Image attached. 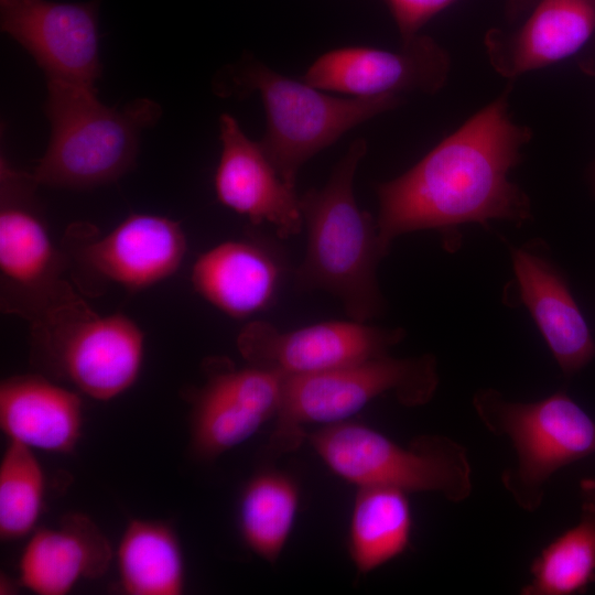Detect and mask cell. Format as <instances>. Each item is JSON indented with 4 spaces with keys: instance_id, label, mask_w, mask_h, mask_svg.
I'll return each mask as SVG.
<instances>
[{
    "instance_id": "cell-1",
    "label": "cell",
    "mask_w": 595,
    "mask_h": 595,
    "mask_svg": "<svg viewBox=\"0 0 595 595\" xmlns=\"http://www.w3.org/2000/svg\"><path fill=\"white\" fill-rule=\"evenodd\" d=\"M509 89L443 139L416 164L377 184L380 241L389 252L396 238L448 230L465 223L531 217L527 194L508 178L531 138L508 111Z\"/></svg>"
},
{
    "instance_id": "cell-2",
    "label": "cell",
    "mask_w": 595,
    "mask_h": 595,
    "mask_svg": "<svg viewBox=\"0 0 595 595\" xmlns=\"http://www.w3.org/2000/svg\"><path fill=\"white\" fill-rule=\"evenodd\" d=\"M367 149L365 139H355L325 184L300 196L306 247L294 272L298 289L331 294L349 318L359 322L385 311L377 273L389 253L376 218L358 206L354 194L355 175Z\"/></svg>"
},
{
    "instance_id": "cell-3",
    "label": "cell",
    "mask_w": 595,
    "mask_h": 595,
    "mask_svg": "<svg viewBox=\"0 0 595 595\" xmlns=\"http://www.w3.org/2000/svg\"><path fill=\"white\" fill-rule=\"evenodd\" d=\"M213 90L224 98L260 96L267 123L259 142L281 177L294 187L301 167L313 156L357 126L403 102L397 95L333 96L275 72L247 52L215 75Z\"/></svg>"
},
{
    "instance_id": "cell-4",
    "label": "cell",
    "mask_w": 595,
    "mask_h": 595,
    "mask_svg": "<svg viewBox=\"0 0 595 595\" xmlns=\"http://www.w3.org/2000/svg\"><path fill=\"white\" fill-rule=\"evenodd\" d=\"M46 84L51 134L31 174L37 185L86 190L128 172L136 163L141 133L160 120L161 106L138 98L121 108L107 107L96 88Z\"/></svg>"
},
{
    "instance_id": "cell-5",
    "label": "cell",
    "mask_w": 595,
    "mask_h": 595,
    "mask_svg": "<svg viewBox=\"0 0 595 595\" xmlns=\"http://www.w3.org/2000/svg\"><path fill=\"white\" fill-rule=\"evenodd\" d=\"M30 321L32 361L47 375L99 401L137 381L144 336L128 316L100 315L68 286Z\"/></svg>"
},
{
    "instance_id": "cell-6",
    "label": "cell",
    "mask_w": 595,
    "mask_h": 595,
    "mask_svg": "<svg viewBox=\"0 0 595 595\" xmlns=\"http://www.w3.org/2000/svg\"><path fill=\"white\" fill-rule=\"evenodd\" d=\"M338 477L361 486L434 493L458 504L473 490L467 450L443 434H421L402 446L377 430L348 420L306 435Z\"/></svg>"
},
{
    "instance_id": "cell-7",
    "label": "cell",
    "mask_w": 595,
    "mask_h": 595,
    "mask_svg": "<svg viewBox=\"0 0 595 595\" xmlns=\"http://www.w3.org/2000/svg\"><path fill=\"white\" fill-rule=\"evenodd\" d=\"M473 408L489 433L507 437L513 447L516 462L501 473V483L524 511L539 509L559 469L595 453V421L564 391L520 402L483 388Z\"/></svg>"
},
{
    "instance_id": "cell-8",
    "label": "cell",
    "mask_w": 595,
    "mask_h": 595,
    "mask_svg": "<svg viewBox=\"0 0 595 595\" xmlns=\"http://www.w3.org/2000/svg\"><path fill=\"white\" fill-rule=\"evenodd\" d=\"M439 381L437 360L431 354L407 358L386 354L320 374L285 377L269 448L277 454L293 451L306 436L304 425L346 421L386 394L404 407L424 405Z\"/></svg>"
},
{
    "instance_id": "cell-9",
    "label": "cell",
    "mask_w": 595,
    "mask_h": 595,
    "mask_svg": "<svg viewBox=\"0 0 595 595\" xmlns=\"http://www.w3.org/2000/svg\"><path fill=\"white\" fill-rule=\"evenodd\" d=\"M405 334L402 327L376 326L351 318L291 331L256 320L239 332L237 348L248 365L298 377L389 354Z\"/></svg>"
},
{
    "instance_id": "cell-10",
    "label": "cell",
    "mask_w": 595,
    "mask_h": 595,
    "mask_svg": "<svg viewBox=\"0 0 595 595\" xmlns=\"http://www.w3.org/2000/svg\"><path fill=\"white\" fill-rule=\"evenodd\" d=\"M100 2L0 0V28L28 51L47 82L96 88L102 68Z\"/></svg>"
},
{
    "instance_id": "cell-11",
    "label": "cell",
    "mask_w": 595,
    "mask_h": 595,
    "mask_svg": "<svg viewBox=\"0 0 595 595\" xmlns=\"http://www.w3.org/2000/svg\"><path fill=\"white\" fill-rule=\"evenodd\" d=\"M450 72L447 52L432 37L418 34L397 50L337 47L320 55L300 79L348 97L407 93L433 94Z\"/></svg>"
},
{
    "instance_id": "cell-12",
    "label": "cell",
    "mask_w": 595,
    "mask_h": 595,
    "mask_svg": "<svg viewBox=\"0 0 595 595\" xmlns=\"http://www.w3.org/2000/svg\"><path fill=\"white\" fill-rule=\"evenodd\" d=\"M0 271L23 302L14 312L33 316L68 284L60 279L61 258L32 205L37 183L1 158Z\"/></svg>"
},
{
    "instance_id": "cell-13",
    "label": "cell",
    "mask_w": 595,
    "mask_h": 595,
    "mask_svg": "<svg viewBox=\"0 0 595 595\" xmlns=\"http://www.w3.org/2000/svg\"><path fill=\"white\" fill-rule=\"evenodd\" d=\"M285 377L248 365L209 371L193 398L191 445L213 459L251 437L281 405Z\"/></svg>"
},
{
    "instance_id": "cell-14",
    "label": "cell",
    "mask_w": 595,
    "mask_h": 595,
    "mask_svg": "<svg viewBox=\"0 0 595 595\" xmlns=\"http://www.w3.org/2000/svg\"><path fill=\"white\" fill-rule=\"evenodd\" d=\"M221 152L215 172L217 199L251 224H270L280 238L303 230L300 196L279 174L259 141L251 140L237 119L219 117Z\"/></svg>"
},
{
    "instance_id": "cell-15",
    "label": "cell",
    "mask_w": 595,
    "mask_h": 595,
    "mask_svg": "<svg viewBox=\"0 0 595 595\" xmlns=\"http://www.w3.org/2000/svg\"><path fill=\"white\" fill-rule=\"evenodd\" d=\"M519 298L527 306L563 374L583 369L595 357V340L562 272L543 247L511 249Z\"/></svg>"
},
{
    "instance_id": "cell-16",
    "label": "cell",
    "mask_w": 595,
    "mask_h": 595,
    "mask_svg": "<svg viewBox=\"0 0 595 595\" xmlns=\"http://www.w3.org/2000/svg\"><path fill=\"white\" fill-rule=\"evenodd\" d=\"M186 248V236L177 221L154 214H133L84 246L82 257L102 279L140 290L175 273Z\"/></svg>"
},
{
    "instance_id": "cell-17",
    "label": "cell",
    "mask_w": 595,
    "mask_h": 595,
    "mask_svg": "<svg viewBox=\"0 0 595 595\" xmlns=\"http://www.w3.org/2000/svg\"><path fill=\"white\" fill-rule=\"evenodd\" d=\"M269 245L257 240H228L203 252L191 281L209 304L234 318L268 309L280 289L284 267Z\"/></svg>"
},
{
    "instance_id": "cell-18",
    "label": "cell",
    "mask_w": 595,
    "mask_h": 595,
    "mask_svg": "<svg viewBox=\"0 0 595 595\" xmlns=\"http://www.w3.org/2000/svg\"><path fill=\"white\" fill-rule=\"evenodd\" d=\"M595 30V0H539L515 32L485 37L493 67L508 78L549 66L576 53Z\"/></svg>"
},
{
    "instance_id": "cell-19",
    "label": "cell",
    "mask_w": 595,
    "mask_h": 595,
    "mask_svg": "<svg viewBox=\"0 0 595 595\" xmlns=\"http://www.w3.org/2000/svg\"><path fill=\"white\" fill-rule=\"evenodd\" d=\"M111 556L98 526L85 515L68 513L57 527L30 534L19 563L20 582L39 595H65L79 581L102 576Z\"/></svg>"
},
{
    "instance_id": "cell-20",
    "label": "cell",
    "mask_w": 595,
    "mask_h": 595,
    "mask_svg": "<svg viewBox=\"0 0 595 595\" xmlns=\"http://www.w3.org/2000/svg\"><path fill=\"white\" fill-rule=\"evenodd\" d=\"M0 426L9 441L67 454L83 428L79 396L42 375L14 376L0 385Z\"/></svg>"
},
{
    "instance_id": "cell-21",
    "label": "cell",
    "mask_w": 595,
    "mask_h": 595,
    "mask_svg": "<svg viewBox=\"0 0 595 595\" xmlns=\"http://www.w3.org/2000/svg\"><path fill=\"white\" fill-rule=\"evenodd\" d=\"M412 511L408 493L385 486L358 487L348 532L356 571L368 574L410 547Z\"/></svg>"
},
{
    "instance_id": "cell-22",
    "label": "cell",
    "mask_w": 595,
    "mask_h": 595,
    "mask_svg": "<svg viewBox=\"0 0 595 595\" xmlns=\"http://www.w3.org/2000/svg\"><path fill=\"white\" fill-rule=\"evenodd\" d=\"M120 585L129 595H180L185 565L174 530L162 521L132 519L117 550Z\"/></svg>"
},
{
    "instance_id": "cell-23",
    "label": "cell",
    "mask_w": 595,
    "mask_h": 595,
    "mask_svg": "<svg viewBox=\"0 0 595 595\" xmlns=\"http://www.w3.org/2000/svg\"><path fill=\"white\" fill-rule=\"evenodd\" d=\"M580 519L533 559L521 595H574L595 582V479H584Z\"/></svg>"
},
{
    "instance_id": "cell-24",
    "label": "cell",
    "mask_w": 595,
    "mask_h": 595,
    "mask_svg": "<svg viewBox=\"0 0 595 595\" xmlns=\"http://www.w3.org/2000/svg\"><path fill=\"white\" fill-rule=\"evenodd\" d=\"M299 504V486L290 475L275 469L256 474L239 501L238 524L245 544L274 564L289 540Z\"/></svg>"
},
{
    "instance_id": "cell-25",
    "label": "cell",
    "mask_w": 595,
    "mask_h": 595,
    "mask_svg": "<svg viewBox=\"0 0 595 595\" xmlns=\"http://www.w3.org/2000/svg\"><path fill=\"white\" fill-rule=\"evenodd\" d=\"M45 493L43 468L34 450L9 441L0 463V538L30 536L40 519Z\"/></svg>"
},
{
    "instance_id": "cell-26",
    "label": "cell",
    "mask_w": 595,
    "mask_h": 595,
    "mask_svg": "<svg viewBox=\"0 0 595 595\" xmlns=\"http://www.w3.org/2000/svg\"><path fill=\"white\" fill-rule=\"evenodd\" d=\"M402 42L419 34L434 15L458 0H386Z\"/></svg>"
},
{
    "instance_id": "cell-27",
    "label": "cell",
    "mask_w": 595,
    "mask_h": 595,
    "mask_svg": "<svg viewBox=\"0 0 595 595\" xmlns=\"http://www.w3.org/2000/svg\"><path fill=\"white\" fill-rule=\"evenodd\" d=\"M537 0H506V15L509 21L520 18Z\"/></svg>"
},
{
    "instance_id": "cell-28",
    "label": "cell",
    "mask_w": 595,
    "mask_h": 595,
    "mask_svg": "<svg viewBox=\"0 0 595 595\" xmlns=\"http://www.w3.org/2000/svg\"><path fill=\"white\" fill-rule=\"evenodd\" d=\"M592 183H593V186H594V190H595V164H594L593 170H592Z\"/></svg>"
}]
</instances>
